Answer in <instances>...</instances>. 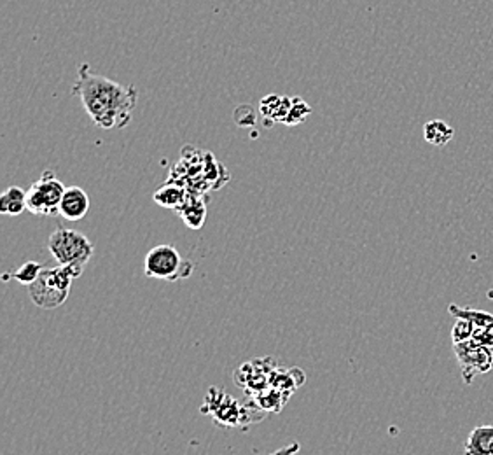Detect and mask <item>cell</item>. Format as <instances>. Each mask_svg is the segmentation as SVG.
Returning <instances> with one entry per match:
<instances>
[{
  "label": "cell",
  "mask_w": 493,
  "mask_h": 455,
  "mask_svg": "<svg viewBox=\"0 0 493 455\" xmlns=\"http://www.w3.org/2000/svg\"><path fill=\"white\" fill-rule=\"evenodd\" d=\"M90 213V196L88 193L79 186H71L65 189V194L60 204V215L65 221L76 223L84 219Z\"/></svg>",
  "instance_id": "obj_8"
},
{
  "label": "cell",
  "mask_w": 493,
  "mask_h": 455,
  "mask_svg": "<svg viewBox=\"0 0 493 455\" xmlns=\"http://www.w3.org/2000/svg\"><path fill=\"white\" fill-rule=\"evenodd\" d=\"M72 273L62 265L56 263V267H44L39 279L28 286L30 299L43 310H52L62 307L71 295L72 289Z\"/></svg>",
  "instance_id": "obj_3"
},
{
  "label": "cell",
  "mask_w": 493,
  "mask_h": 455,
  "mask_svg": "<svg viewBox=\"0 0 493 455\" xmlns=\"http://www.w3.org/2000/svg\"><path fill=\"white\" fill-rule=\"evenodd\" d=\"M292 108V100L287 99V97H277V95H271V97H266L262 102H261V112L262 116H266L270 121L273 123H286L287 116L290 112Z\"/></svg>",
  "instance_id": "obj_13"
},
{
  "label": "cell",
  "mask_w": 493,
  "mask_h": 455,
  "mask_svg": "<svg viewBox=\"0 0 493 455\" xmlns=\"http://www.w3.org/2000/svg\"><path fill=\"white\" fill-rule=\"evenodd\" d=\"M450 314L460 319H468L476 327H493V314L474 310V308H460L457 305H450Z\"/></svg>",
  "instance_id": "obj_15"
},
{
  "label": "cell",
  "mask_w": 493,
  "mask_h": 455,
  "mask_svg": "<svg viewBox=\"0 0 493 455\" xmlns=\"http://www.w3.org/2000/svg\"><path fill=\"white\" fill-rule=\"evenodd\" d=\"M177 214L184 221L189 230H200L207 219V200L200 193L187 194L184 205L177 211Z\"/></svg>",
  "instance_id": "obj_9"
},
{
  "label": "cell",
  "mask_w": 493,
  "mask_h": 455,
  "mask_svg": "<svg viewBox=\"0 0 493 455\" xmlns=\"http://www.w3.org/2000/svg\"><path fill=\"white\" fill-rule=\"evenodd\" d=\"M298 452H299V443H290V445L282 447V449H279V450H275L273 454L270 455H296Z\"/></svg>",
  "instance_id": "obj_19"
},
{
  "label": "cell",
  "mask_w": 493,
  "mask_h": 455,
  "mask_svg": "<svg viewBox=\"0 0 493 455\" xmlns=\"http://www.w3.org/2000/svg\"><path fill=\"white\" fill-rule=\"evenodd\" d=\"M43 268L44 267H41L37 261H26L16 271H13L11 275H4V280L7 282V279L11 277L13 280H16V282H20V284H24V286L28 288V286H32L39 279Z\"/></svg>",
  "instance_id": "obj_16"
},
{
  "label": "cell",
  "mask_w": 493,
  "mask_h": 455,
  "mask_svg": "<svg viewBox=\"0 0 493 455\" xmlns=\"http://www.w3.org/2000/svg\"><path fill=\"white\" fill-rule=\"evenodd\" d=\"M144 271L149 279L155 280L177 282L189 279L194 271V265L185 260L174 245L163 243L147 252L144 260Z\"/></svg>",
  "instance_id": "obj_5"
},
{
  "label": "cell",
  "mask_w": 493,
  "mask_h": 455,
  "mask_svg": "<svg viewBox=\"0 0 493 455\" xmlns=\"http://www.w3.org/2000/svg\"><path fill=\"white\" fill-rule=\"evenodd\" d=\"M91 121L104 130H121L131 121L137 108V90L91 72L90 65L79 67L78 81L72 90Z\"/></svg>",
  "instance_id": "obj_1"
},
{
  "label": "cell",
  "mask_w": 493,
  "mask_h": 455,
  "mask_svg": "<svg viewBox=\"0 0 493 455\" xmlns=\"http://www.w3.org/2000/svg\"><path fill=\"white\" fill-rule=\"evenodd\" d=\"M65 189L63 183L52 172H44L41 179L26 191V211L35 215L60 214Z\"/></svg>",
  "instance_id": "obj_6"
},
{
  "label": "cell",
  "mask_w": 493,
  "mask_h": 455,
  "mask_svg": "<svg viewBox=\"0 0 493 455\" xmlns=\"http://www.w3.org/2000/svg\"><path fill=\"white\" fill-rule=\"evenodd\" d=\"M308 114H310V108L301 99H296V100H292V108L287 116L286 125L301 123Z\"/></svg>",
  "instance_id": "obj_18"
},
{
  "label": "cell",
  "mask_w": 493,
  "mask_h": 455,
  "mask_svg": "<svg viewBox=\"0 0 493 455\" xmlns=\"http://www.w3.org/2000/svg\"><path fill=\"white\" fill-rule=\"evenodd\" d=\"M455 130L451 125H448L442 119H432L429 123H425L423 127V137L431 146L436 147H444L446 144H450V140L453 138Z\"/></svg>",
  "instance_id": "obj_14"
},
{
  "label": "cell",
  "mask_w": 493,
  "mask_h": 455,
  "mask_svg": "<svg viewBox=\"0 0 493 455\" xmlns=\"http://www.w3.org/2000/svg\"><path fill=\"white\" fill-rule=\"evenodd\" d=\"M26 211V191L20 186L5 189L0 196V213L4 215H20Z\"/></svg>",
  "instance_id": "obj_12"
},
{
  "label": "cell",
  "mask_w": 493,
  "mask_h": 455,
  "mask_svg": "<svg viewBox=\"0 0 493 455\" xmlns=\"http://www.w3.org/2000/svg\"><path fill=\"white\" fill-rule=\"evenodd\" d=\"M464 447L466 455H493V426L472 429Z\"/></svg>",
  "instance_id": "obj_11"
},
{
  "label": "cell",
  "mask_w": 493,
  "mask_h": 455,
  "mask_svg": "<svg viewBox=\"0 0 493 455\" xmlns=\"http://www.w3.org/2000/svg\"><path fill=\"white\" fill-rule=\"evenodd\" d=\"M202 412L208 413L215 421V424L223 428L245 429V424H256L262 419V413L256 412L254 408L242 406L234 398L215 387L208 389L207 400Z\"/></svg>",
  "instance_id": "obj_4"
},
{
  "label": "cell",
  "mask_w": 493,
  "mask_h": 455,
  "mask_svg": "<svg viewBox=\"0 0 493 455\" xmlns=\"http://www.w3.org/2000/svg\"><path fill=\"white\" fill-rule=\"evenodd\" d=\"M48 249L52 260L67 268L74 279L82 275L84 268L95 254V245L90 239L71 228H56L50 235Z\"/></svg>",
  "instance_id": "obj_2"
},
{
  "label": "cell",
  "mask_w": 493,
  "mask_h": 455,
  "mask_svg": "<svg viewBox=\"0 0 493 455\" xmlns=\"http://www.w3.org/2000/svg\"><path fill=\"white\" fill-rule=\"evenodd\" d=\"M187 194H189V191H187L185 186H182V185L175 183V181H168L166 185H163L153 194V200H155V204H157L163 209L179 211L182 205H184Z\"/></svg>",
  "instance_id": "obj_10"
},
{
  "label": "cell",
  "mask_w": 493,
  "mask_h": 455,
  "mask_svg": "<svg viewBox=\"0 0 493 455\" xmlns=\"http://www.w3.org/2000/svg\"><path fill=\"white\" fill-rule=\"evenodd\" d=\"M455 355L462 366L464 380L470 384L472 376L487 374L493 368V350L478 344L476 340H468L462 344H453Z\"/></svg>",
  "instance_id": "obj_7"
},
{
  "label": "cell",
  "mask_w": 493,
  "mask_h": 455,
  "mask_svg": "<svg viewBox=\"0 0 493 455\" xmlns=\"http://www.w3.org/2000/svg\"><path fill=\"white\" fill-rule=\"evenodd\" d=\"M474 331H476V326L472 322L457 318V322L453 324V329H451V340L453 344L468 342L474 337Z\"/></svg>",
  "instance_id": "obj_17"
}]
</instances>
